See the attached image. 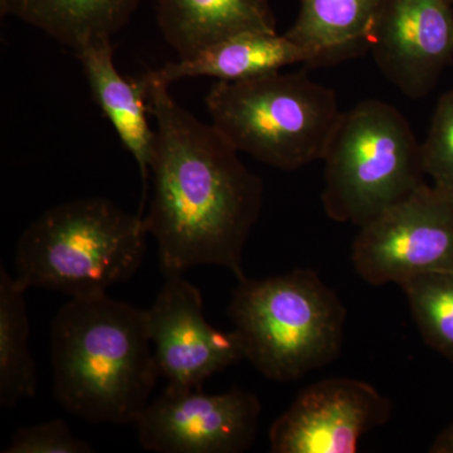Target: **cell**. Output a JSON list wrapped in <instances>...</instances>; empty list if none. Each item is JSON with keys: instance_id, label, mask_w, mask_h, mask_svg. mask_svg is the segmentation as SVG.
<instances>
[{"instance_id": "cell-1", "label": "cell", "mask_w": 453, "mask_h": 453, "mask_svg": "<svg viewBox=\"0 0 453 453\" xmlns=\"http://www.w3.org/2000/svg\"><path fill=\"white\" fill-rule=\"evenodd\" d=\"M146 85L155 142L153 195L144 225L164 275L216 266L240 281L246 277L243 251L261 214L264 183L213 125L179 105L169 86Z\"/></svg>"}, {"instance_id": "cell-2", "label": "cell", "mask_w": 453, "mask_h": 453, "mask_svg": "<svg viewBox=\"0 0 453 453\" xmlns=\"http://www.w3.org/2000/svg\"><path fill=\"white\" fill-rule=\"evenodd\" d=\"M50 360L56 401L91 423L135 425L160 378L146 310L106 294L58 310Z\"/></svg>"}, {"instance_id": "cell-3", "label": "cell", "mask_w": 453, "mask_h": 453, "mask_svg": "<svg viewBox=\"0 0 453 453\" xmlns=\"http://www.w3.org/2000/svg\"><path fill=\"white\" fill-rule=\"evenodd\" d=\"M144 216L103 196L55 205L20 235L14 279L70 297L106 294L136 273L146 252Z\"/></svg>"}, {"instance_id": "cell-4", "label": "cell", "mask_w": 453, "mask_h": 453, "mask_svg": "<svg viewBox=\"0 0 453 453\" xmlns=\"http://www.w3.org/2000/svg\"><path fill=\"white\" fill-rule=\"evenodd\" d=\"M228 315L244 357L265 378L300 380L338 359L347 309L314 271L238 281Z\"/></svg>"}, {"instance_id": "cell-5", "label": "cell", "mask_w": 453, "mask_h": 453, "mask_svg": "<svg viewBox=\"0 0 453 453\" xmlns=\"http://www.w3.org/2000/svg\"><path fill=\"white\" fill-rule=\"evenodd\" d=\"M205 106L238 153L286 172L323 160L342 115L335 92L305 71L217 81Z\"/></svg>"}, {"instance_id": "cell-6", "label": "cell", "mask_w": 453, "mask_h": 453, "mask_svg": "<svg viewBox=\"0 0 453 453\" xmlns=\"http://www.w3.org/2000/svg\"><path fill=\"white\" fill-rule=\"evenodd\" d=\"M325 213L362 226L425 186L421 144L403 113L365 100L342 112L323 157Z\"/></svg>"}, {"instance_id": "cell-7", "label": "cell", "mask_w": 453, "mask_h": 453, "mask_svg": "<svg viewBox=\"0 0 453 453\" xmlns=\"http://www.w3.org/2000/svg\"><path fill=\"white\" fill-rule=\"evenodd\" d=\"M351 262L372 286L453 270V195L425 184L359 226Z\"/></svg>"}, {"instance_id": "cell-8", "label": "cell", "mask_w": 453, "mask_h": 453, "mask_svg": "<svg viewBox=\"0 0 453 453\" xmlns=\"http://www.w3.org/2000/svg\"><path fill=\"white\" fill-rule=\"evenodd\" d=\"M261 403L251 392L220 395L166 386L135 422L140 446L157 453H241L257 434Z\"/></svg>"}, {"instance_id": "cell-9", "label": "cell", "mask_w": 453, "mask_h": 453, "mask_svg": "<svg viewBox=\"0 0 453 453\" xmlns=\"http://www.w3.org/2000/svg\"><path fill=\"white\" fill-rule=\"evenodd\" d=\"M164 276L146 309L159 377L170 387L202 389L211 375L246 359L242 339L234 329L220 332L205 320L201 291L183 273Z\"/></svg>"}, {"instance_id": "cell-10", "label": "cell", "mask_w": 453, "mask_h": 453, "mask_svg": "<svg viewBox=\"0 0 453 453\" xmlns=\"http://www.w3.org/2000/svg\"><path fill=\"white\" fill-rule=\"evenodd\" d=\"M392 411L390 399L366 381H316L271 426L270 451L354 453L365 434L389 421Z\"/></svg>"}, {"instance_id": "cell-11", "label": "cell", "mask_w": 453, "mask_h": 453, "mask_svg": "<svg viewBox=\"0 0 453 453\" xmlns=\"http://www.w3.org/2000/svg\"><path fill=\"white\" fill-rule=\"evenodd\" d=\"M369 50L404 96H427L453 62L452 0H384Z\"/></svg>"}, {"instance_id": "cell-12", "label": "cell", "mask_w": 453, "mask_h": 453, "mask_svg": "<svg viewBox=\"0 0 453 453\" xmlns=\"http://www.w3.org/2000/svg\"><path fill=\"white\" fill-rule=\"evenodd\" d=\"M113 52L112 38L107 37L95 38L73 50L95 103L133 155L148 186L155 142V129L149 121L148 85L142 76H122L113 62Z\"/></svg>"}, {"instance_id": "cell-13", "label": "cell", "mask_w": 453, "mask_h": 453, "mask_svg": "<svg viewBox=\"0 0 453 453\" xmlns=\"http://www.w3.org/2000/svg\"><path fill=\"white\" fill-rule=\"evenodd\" d=\"M308 62L305 50L285 33H243L211 44L196 55L168 62L142 77L151 85L163 86L196 77L241 81L276 73L291 65H306Z\"/></svg>"}, {"instance_id": "cell-14", "label": "cell", "mask_w": 453, "mask_h": 453, "mask_svg": "<svg viewBox=\"0 0 453 453\" xmlns=\"http://www.w3.org/2000/svg\"><path fill=\"white\" fill-rule=\"evenodd\" d=\"M157 26L178 58L243 33L277 32L270 0H153Z\"/></svg>"}, {"instance_id": "cell-15", "label": "cell", "mask_w": 453, "mask_h": 453, "mask_svg": "<svg viewBox=\"0 0 453 453\" xmlns=\"http://www.w3.org/2000/svg\"><path fill=\"white\" fill-rule=\"evenodd\" d=\"M384 0H300L285 33L308 53L306 67L342 64L365 55Z\"/></svg>"}, {"instance_id": "cell-16", "label": "cell", "mask_w": 453, "mask_h": 453, "mask_svg": "<svg viewBox=\"0 0 453 453\" xmlns=\"http://www.w3.org/2000/svg\"><path fill=\"white\" fill-rule=\"evenodd\" d=\"M144 0H0L2 17H13L76 50L95 38H112Z\"/></svg>"}, {"instance_id": "cell-17", "label": "cell", "mask_w": 453, "mask_h": 453, "mask_svg": "<svg viewBox=\"0 0 453 453\" xmlns=\"http://www.w3.org/2000/svg\"><path fill=\"white\" fill-rule=\"evenodd\" d=\"M26 291L4 267L0 268V405L7 410L37 395Z\"/></svg>"}, {"instance_id": "cell-18", "label": "cell", "mask_w": 453, "mask_h": 453, "mask_svg": "<svg viewBox=\"0 0 453 453\" xmlns=\"http://www.w3.org/2000/svg\"><path fill=\"white\" fill-rule=\"evenodd\" d=\"M399 286L426 344L453 362V270L422 273Z\"/></svg>"}, {"instance_id": "cell-19", "label": "cell", "mask_w": 453, "mask_h": 453, "mask_svg": "<svg viewBox=\"0 0 453 453\" xmlns=\"http://www.w3.org/2000/svg\"><path fill=\"white\" fill-rule=\"evenodd\" d=\"M421 150L432 184L453 195V91L438 100Z\"/></svg>"}, {"instance_id": "cell-20", "label": "cell", "mask_w": 453, "mask_h": 453, "mask_svg": "<svg viewBox=\"0 0 453 453\" xmlns=\"http://www.w3.org/2000/svg\"><path fill=\"white\" fill-rule=\"evenodd\" d=\"M3 453H92L94 446L74 436L62 419L18 429Z\"/></svg>"}, {"instance_id": "cell-21", "label": "cell", "mask_w": 453, "mask_h": 453, "mask_svg": "<svg viewBox=\"0 0 453 453\" xmlns=\"http://www.w3.org/2000/svg\"><path fill=\"white\" fill-rule=\"evenodd\" d=\"M429 452L432 453H453V423L445 431L438 434L434 442L432 443Z\"/></svg>"}, {"instance_id": "cell-22", "label": "cell", "mask_w": 453, "mask_h": 453, "mask_svg": "<svg viewBox=\"0 0 453 453\" xmlns=\"http://www.w3.org/2000/svg\"><path fill=\"white\" fill-rule=\"evenodd\" d=\"M452 2H453V0H452Z\"/></svg>"}]
</instances>
